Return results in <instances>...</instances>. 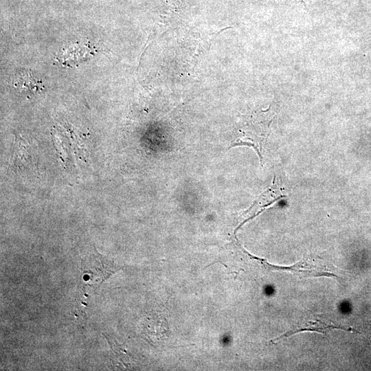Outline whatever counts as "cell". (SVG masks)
Wrapping results in <instances>:
<instances>
[{"instance_id": "6da1fadb", "label": "cell", "mask_w": 371, "mask_h": 371, "mask_svg": "<svg viewBox=\"0 0 371 371\" xmlns=\"http://www.w3.org/2000/svg\"><path fill=\"white\" fill-rule=\"evenodd\" d=\"M80 269L83 281L88 285L96 286L115 272L117 266L94 249L82 258Z\"/></svg>"}, {"instance_id": "7a4b0ae2", "label": "cell", "mask_w": 371, "mask_h": 371, "mask_svg": "<svg viewBox=\"0 0 371 371\" xmlns=\"http://www.w3.org/2000/svg\"><path fill=\"white\" fill-rule=\"evenodd\" d=\"M264 263L269 267L270 269L279 271L289 272L296 276H298L302 278H310V277H331L337 278L336 275H334L329 271H325L324 268L318 267L317 265H315L309 262V260H304L297 263H295L291 266L283 267V266H276L269 264L265 260H262Z\"/></svg>"}, {"instance_id": "3957f363", "label": "cell", "mask_w": 371, "mask_h": 371, "mask_svg": "<svg viewBox=\"0 0 371 371\" xmlns=\"http://www.w3.org/2000/svg\"><path fill=\"white\" fill-rule=\"evenodd\" d=\"M12 87L21 93L34 94L43 89L42 81L36 78L30 71H21L12 80Z\"/></svg>"}, {"instance_id": "277c9868", "label": "cell", "mask_w": 371, "mask_h": 371, "mask_svg": "<svg viewBox=\"0 0 371 371\" xmlns=\"http://www.w3.org/2000/svg\"><path fill=\"white\" fill-rule=\"evenodd\" d=\"M305 325L306 326H302L298 328H296L295 329H292L286 332L280 337L276 338L275 341H280V339L287 338L297 333L304 331H313L325 334L326 332L330 331L333 329H341L348 332H356V330L355 329H352V328H346L338 325L326 324L319 320L317 322H308L307 324Z\"/></svg>"}, {"instance_id": "5b68a950", "label": "cell", "mask_w": 371, "mask_h": 371, "mask_svg": "<svg viewBox=\"0 0 371 371\" xmlns=\"http://www.w3.org/2000/svg\"><path fill=\"white\" fill-rule=\"evenodd\" d=\"M13 164L20 170H25L32 164L30 147L20 137L16 138L12 154Z\"/></svg>"}]
</instances>
